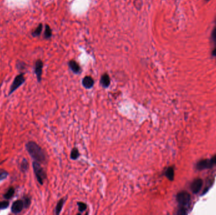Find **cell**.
Listing matches in <instances>:
<instances>
[{"instance_id":"1","label":"cell","mask_w":216,"mask_h":215,"mask_svg":"<svg viewBox=\"0 0 216 215\" xmlns=\"http://www.w3.org/2000/svg\"><path fill=\"white\" fill-rule=\"evenodd\" d=\"M25 149L34 161L39 163H44L46 160L45 152L36 142L30 141L26 143Z\"/></svg>"},{"instance_id":"2","label":"cell","mask_w":216,"mask_h":215,"mask_svg":"<svg viewBox=\"0 0 216 215\" xmlns=\"http://www.w3.org/2000/svg\"><path fill=\"white\" fill-rule=\"evenodd\" d=\"M32 167L35 176L37 180V182L41 185H43L44 181L46 179V173L44 169L40 165V163L34 161L32 163Z\"/></svg>"},{"instance_id":"3","label":"cell","mask_w":216,"mask_h":215,"mask_svg":"<svg viewBox=\"0 0 216 215\" xmlns=\"http://www.w3.org/2000/svg\"><path fill=\"white\" fill-rule=\"evenodd\" d=\"M25 82V78L24 77V74L20 73L18 74L13 79V83H11V86L10 88V91L8 93V95H11L14 91H16L20 86H21Z\"/></svg>"},{"instance_id":"4","label":"cell","mask_w":216,"mask_h":215,"mask_svg":"<svg viewBox=\"0 0 216 215\" xmlns=\"http://www.w3.org/2000/svg\"><path fill=\"white\" fill-rule=\"evenodd\" d=\"M176 200L180 206L185 207L189 205L191 201V196L188 193L183 191V192H181L178 194L176 196Z\"/></svg>"},{"instance_id":"5","label":"cell","mask_w":216,"mask_h":215,"mask_svg":"<svg viewBox=\"0 0 216 215\" xmlns=\"http://www.w3.org/2000/svg\"><path fill=\"white\" fill-rule=\"evenodd\" d=\"M23 208H24V204L23 200H18L13 202L11 207V211L12 213L17 214L20 213Z\"/></svg>"},{"instance_id":"6","label":"cell","mask_w":216,"mask_h":215,"mask_svg":"<svg viewBox=\"0 0 216 215\" xmlns=\"http://www.w3.org/2000/svg\"><path fill=\"white\" fill-rule=\"evenodd\" d=\"M42 68H43V62L41 60V59H38V60L36 61V63H35L34 71L39 83H40L42 79Z\"/></svg>"},{"instance_id":"7","label":"cell","mask_w":216,"mask_h":215,"mask_svg":"<svg viewBox=\"0 0 216 215\" xmlns=\"http://www.w3.org/2000/svg\"><path fill=\"white\" fill-rule=\"evenodd\" d=\"M202 186V179H195V180L192 182L191 185V189L192 192L195 194L198 193L200 190Z\"/></svg>"},{"instance_id":"8","label":"cell","mask_w":216,"mask_h":215,"mask_svg":"<svg viewBox=\"0 0 216 215\" xmlns=\"http://www.w3.org/2000/svg\"><path fill=\"white\" fill-rule=\"evenodd\" d=\"M94 85V81L91 77H85L82 80V85H83L85 89H90L93 87Z\"/></svg>"},{"instance_id":"9","label":"cell","mask_w":216,"mask_h":215,"mask_svg":"<svg viewBox=\"0 0 216 215\" xmlns=\"http://www.w3.org/2000/svg\"><path fill=\"white\" fill-rule=\"evenodd\" d=\"M68 66L75 74H79L81 72L80 66L75 61L71 60L69 61Z\"/></svg>"},{"instance_id":"10","label":"cell","mask_w":216,"mask_h":215,"mask_svg":"<svg viewBox=\"0 0 216 215\" xmlns=\"http://www.w3.org/2000/svg\"><path fill=\"white\" fill-rule=\"evenodd\" d=\"M213 164L212 163L211 160H202L200 162L198 163L197 164V169L199 170H203L205 169L210 168L212 166Z\"/></svg>"},{"instance_id":"11","label":"cell","mask_w":216,"mask_h":215,"mask_svg":"<svg viewBox=\"0 0 216 215\" xmlns=\"http://www.w3.org/2000/svg\"><path fill=\"white\" fill-rule=\"evenodd\" d=\"M100 83L101 85L103 86L104 88L105 89L108 88L110 85V83H111V79H110V77L109 75L106 73L104 74L101 78Z\"/></svg>"},{"instance_id":"12","label":"cell","mask_w":216,"mask_h":215,"mask_svg":"<svg viewBox=\"0 0 216 215\" xmlns=\"http://www.w3.org/2000/svg\"><path fill=\"white\" fill-rule=\"evenodd\" d=\"M65 201H66L65 199L62 198V199H61V200L60 201H59L58 202L56 208H55V212H54L55 214L58 215V214H60L61 213V210H62V208H63V205L65 204Z\"/></svg>"},{"instance_id":"13","label":"cell","mask_w":216,"mask_h":215,"mask_svg":"<svg viewBox=\"0 0 216 215\" xmlns=\"http://www.w3.org/2000/svg\"><path fill=\"white\" fill-rule=\"evenodd\" d=\"M29 168V165L28 161L27 160V159L23 158L22 162L20 163V171L23 173H25L28 171Z\"/></svg>"},{"instance_id":"14","label":"cell","mask_w":216,"mask_h":215,"mask_svg":"<svg viewBox=\"0 0 216 215\" xmlns=\"http://www.w3.org/2000/svg\"><path fill=\"white\" fill-rule=\"evenodd\" d=\"M15 192V190L13 187H10L8 189V190L6 191V193L3 195V197L5 199V200H9L13 197Z\"/></svg>"},{"instance_id":"15","label":"cell","mask_w":216,"mask_h":215,"mask_svg":"<svg viewBox=\"0 0 216 215\" xmlns=\"http://www.w3.org/2000/svg\"><path fill=\"white\" fill-rule=\"evenodd\" d=\"M165 176L170 181H172L174 177V171L172 167H169L165 172Z\"/></svg>"},{"instance_id":"16","label":"cell","mask_w":216,"mask_h":215,"mask_svg":"<svg viewBox=\"0 0 216 215\" xmlns=\"http://www.w3.org/2000/svg\"><path fill=\"white\" fill-rule=\"evenodd\" d=\"M79 156H80V153H79V151H78V150L75 148L72 149V152H71V154H70V158H71L72 160H75L78 157H79Z\"/></svg>"},{"instance_id":"17","label":"cell","mask_w":216,"mask_h":215,"mask_svg":"<svg viewBox=\"0 0 216 215\" xmlns=\"http://www.w3.org/2000/svg\"><path fill=\"white\" fill-rule=\"evenodd\" d=\"M42 23H40V24L38 25V27L36 28V29L33 31V32L32 33V36L33 37L39 36V35H41V34L42 32Z\"/></svg>"},{"instance_id":"18","label":"cell","mask_w":216,"mask_h":215,"mask_svg":"<svg viewBox=\"0 0 216 215\" xmlns=\"http://www.w3.org/2000/svg\"><path fill=\"white\" fill-rule=\"evenodd\" d=\"M44 38L48 39L51 37L52 36V30L48 25H46L45 27V32H44Z\"/></svg>"},{"instance_id":"19","label":"cell","mask_w":216,"mask_h":215,"mask_svg":"<svg viewBox=\"0 0 216 215\" xmlns=\"http://www.w3.org/2000/svg\"><path fill=\"white\" fill-rule=\"evenodd\" d=\"M23 204H24V208L25 209H27L29 208L30 204H31V198L30 197L28 196H25L23 197Z\"/></svg>"},{"instance_id":"20","label":"cell","mask_w":216,"mask_h":215,"mask_svg":"<svg viewBox=\"0 0 216 215\" xmlns=\"http://www.w3.org/2000/svg\"><path fill=\"white\" fill-rule=\"evenodd\" d=\"M77 205L78 207V211H79L80 213H83L87 208V204L83 202H78Z\"/></svg>"},{"instance_id":"21","label":"cell","mask_w":216,"mask_h":215,"mask_svg":"<svg viewBox=\"0 0 216 215\" xmlns=\"http://www.w3.org/2000/svg\"><path fill=\"white\" fill-rule=\"evenodd\" d=\"M10 205V202L8 201H3L0 202V210L6 209Z\"/></svg>"},{"instance_id":"22","label":"cell","mask_w":216,"mask_h":215,"mask_svg":"<svg viewBox=\"0 0 216 215\" xmlns=\"http://www.w3.org/2000/svg\"><path fill=\"white\" fill-rule=\"evenodd\" d=\"M9 176V173L6 170H2L0 172V181L5 180L8 176Z\"/></svg>"},{"instance_id":"23","label":"cell","mask_w":216,"mask_h":215,"mask_svg":"<svg viewBox=\"0 0 216 215\" xmlns=\"http://www.w3.org/2000/svg\"><path fill=\"white\" fill-rule=\"evenodd\" d=\"M212 36H213V40L214 41V42H216V30H215L214 32V33L212 34Z\"/></svg>"},{"instance_id":"24","label":"cell","mask_w":216,"mask_h":215,"mask_svg":"<svg viewBox=\"0 0 216 215\" xmlns=\"http://www.w3.org/2000/svg\"><path fill=\"white\" fill-rule=\"evenodd\" d=\"M211 161L213 164H216V156H215L212 159H211Z\"/></svg>"},{"instance_id":"25","label":"cell","mask_w":216,"mask_h":215,"mask_svg":"<svg viewBox=\"0 0 216 215\" xmlns=\"http://www.w3.org/2000/svg\"><path fill=\"white\" fill-rule=\"evenodd\" d=\"M213 55L215 56H216V49H215L213 52Z\"/></svg>"},{"instance_id":"26","label":"cell","mask_w":216,"mask_h":215,"mask_svg":"<svg viewBox=\"0 0 216 215\" xmlns=\"http://www.w3.org/2000/svg\"><path fill=\"white\" fill-rule=\"evenodd\" d=\"M206 1H210V0H206Z\"/></svg>"}]
</instances>
